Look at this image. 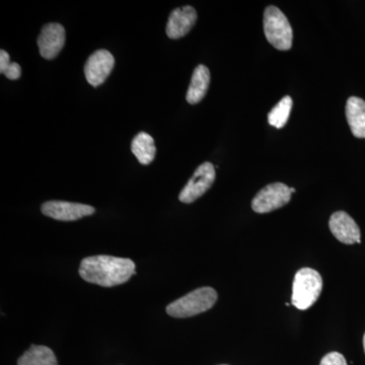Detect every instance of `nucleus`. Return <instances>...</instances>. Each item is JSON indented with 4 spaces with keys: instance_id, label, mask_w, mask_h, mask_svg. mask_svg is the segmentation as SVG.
Instances as JSON below:
<instances>
[{
    "instance_id": "obj_14",
    "label": "nucleus",
    "mask_w": 365,
    "mask_h": 365,
    "mask_svg": "<svg viewBox=\"0 0 365 365\" xmlns=\"http://www.w3.org/2000/svg\"><path fill=\"white\" fill-rule=\"evenodd\" d=\"M131 150L138 162L143 165H150L155 160L157 148L155 140L150 134L140 132L132 140Z\"/></svg>"
},
{
    "instance_id": "obj_4",
    "label": "nucleus",
    "mask_w": 365,
    "mask_h": 365,
    "mask_svg": "<svg viewBox=\"0 0 365 365\" xmlns=\"http://www.w3.org/2000/svg\"><path fill=\"white\" fill-rule=\"evenodd\" d=\"M264 33L268 42L276 49H292L294 32L287 16L278 7L270 6L264 11Z\"/></svg>"
},
{
    "instance_id": "obj_7",
    "label": "nucleus",
    "mask_w": 365,
    "mask_h": 365,
    "mask_svg": "<svg viewBox=\"0 0 365 365\" xmlns=\"http://www.w3.org/2000/svg\"><path fill=\"white\" fill-rule=\"evenodd\" d=\"M41 210L45 216L61 222H73L96 212V209L93 206L56 200L45 202Z\"/></svg>"
},
{
    "instance_id": "obj_17",
    "label": "nucleus",
    "mask_w": 365,
    "mask_h": 365,
    "mask_svg": "<svg viewBox=\"0 0 365 365\" xmlns=\"http://www.w3.org/2000/svg\"><path fill=\"white\" fill-rule=\"evenodd\" d=\"M319 365H347V362L341 353L330 352L322 359Z\"/></svg>"
},
{
    "instance_id": "obj_18",
    "label": "nucleus",
    "mask_w": 365,
    "mask_h": 365,
    "mask_svg": "<svg viewBox=\"0 0 365 365\" xmlns=\"http://www.w3.org/2000/svg\"><path fill=\"white\" fill-rule=\"evenodd\" d=\"M4 76L11 81H16L21 78V68L20 64L16 63V62H11V66L7 67L6 71H4Z\"/></svg>"
},
{
    "instance_id": "obj_16",
    "label": "nucleus",
    "mask_w": 365,
    "mask_h": 365,
    "mask_svg": "<svg viewBox=\"0 0 365 365\" xmlns=\"http://www.w3.org/2000/svg\"><path fill=\"white\" fill-rule=\"evenodd\" d=\"M292 109V98L289 96H285L284 98H281L280 102L269 113V124L271 126L276 127L277 129L283 128L287 125L288 119H289Z\"/></svg>"
},
{
    "instance_id": "obj_21",
    "label": "nucleus",
    "mask_w": 365,
    "mask_h": 365,
    "mask_svg": "<svg viewBox=\"0 0 365 365\" xmlns=\"http://www.w3.org/2000/svg\"><path fill=\"white\" fill-rule=\"evenodd\" d=\"M290 192H292V193H294L295 189L294 188H290Z\"/></svg>"
},
{
    "instance_id": "obj_11",
    "label": "nucleus",
    "mask_w": 365,
    "mask_h": 365,
    "mask_svg": "<svg viewBox=\"0 0 365 365\" xmlns=\"http://www.w3.org/2000/svg\"><path fill=\"white\" fill-rule=\"evenodd\" d=\"M196 21L197 13L194 7L191 6L179 7L170 14L165 33L170 39H180L192 30Z\"/></svg>"
},
{
    "instance_id": "obj_5",
    "label": "nucleus",
    "mask_w": 365,
    "mask_h": 365,
    "mask_svg": "<svg viewBox=\"0 0 365 365\" xmlns=\"http://www.w3.org/2000/svg\"><path fill=\"white\" fill-rule=\"evenodd\" d=\"M292 194L289 187L283 182L269 184L254 197L252 208L260 215L277 210L290 202Z\"/></svg>"
},
{
    "instance_id": "obj_8",
    "label": "nucleus",
    "mask_w": 365,
    "mask_h": 365,
    "mask_svg": "<svg viewBox=\"0 0 365 365\" xmlns=\"http://www.w3.org/2000/svg\"><path fill=\"white\" fill-rule=\"evenodd\" d=\"M115 66L114 56L107 50H98L88 57L85 64L86 81L93 86H98L105 83L111 74Z\"/></svg>"
},
{
    "instance_id": "obj_20",
    "label": "nucleus",
    "mask_w": 365,
    "mask_h": 365,
    "mask_svg": "<svg viewBox=\"0 0 365 365\" xmlns=\"http://www.w3.org/2000/svg\"><path fill=\"white\" fill-rule=\"evenodd\" d=\"M364 352H365V334L364 336Z\"/></svg>"
},
{
    "instance_id": "obj_13",
    "label": "nucleus",
    "mask_w": 365,
    "mask_h": 365,
    "mask_svg": "<svg viewBox=\"0 0 365 365\" xmlns=\"http://www.w3.org/2000/svg\"><path fill=\"white\" fill-rule=\"evenodd\" d=\"M346 118L353 135L357 138H365V102L362 98H348Z\"/></svg>"
},
{
    "instance_id": "obj_10",
    "label": "nucleus",
    "mask_w": 365,
    "mask_h": 365,
    "mask_svg": "<svg viewBox=\"0 0 365 365\" xmlns=\"http://www.w3.org/2000/svg\"><path fill=\"white\" fill-rule=\"evenodd\" d=\"M329 227L334 237L343 244L353 245L361 242L359 225L345 211L333 213L329 220Z\"/></svg>"
},
{
    "instance_id": "obj_15",
    "label": "nucleus",
    "mask_w": 365,
    "mask_h": 365,
    "mask_svg": "<svg viewBox=\"0 0 365 365\" xmlns=\"http://www.w3.org/2000/svg\"><path fill=\"white\" fill-rule=\"evenodd\" d=\"M18 365H58L56 356L46 346L33 345L19 359Z\"/></svg>"
},
{
    "instance_id": "obj_22",
    "label": "nucleus",
    "mask_w": 365,
    "mask_h": 365,
    "mask_svg": "<svg viewBox=\"0 0 365 365\" xmlns=\"http://www.w3.org/2000/svg\"><path fill=\"white\" fill-rule=\"evenodd\" d=\"M222 365H225V364H222Z\"/></svg>"
},
{
    "instance_id": "obj_19",
    "label": "nucleus",
    "mask_w": 365,
    "mask_h": 365,
    "mask_svg": "<svg viewBox=\"0 0 365 365\" xmlns=\"http://www.w3.org/2000/svg\"><path fill=\"white\" fill-rule=\"evenodd\" d=\"M11 57H9V53L4 51V50H1V51H0V73L4 74L7 67L11 66Z\"/></svg>"
},
{
    "instance_id": "obj_9",
    "label": "nucleus",
    "mask_w": 365,
    "mask_h": 365,
    "mask_svg": "<svg viewBox=\"0 0 365 365\" xmlns=\"http://www.w3.org/2000/svg\"><path fill=\"white\" fill-rule=\"evenodd\" d=\"M66 29L58 23H50L43 26L38 38L41 56L47 60L57 57L66 44Z\"/></svg>"
},
{
    "instance_id": "obj_1",
    "label": "nucleus",
    "mask_w": 365,
    "mask_h": 365,
    "mask_svg": "<svg viewBox=\"0 0 365 365\" xmlns=\"http://www.w3.org/2000/svg\"><path fill=\"white\" fill-rule=\"evenodd\" d=\"M135 274V263L131 259L106 255L88 257L79 266V275L83 280L103 287L123 284Z\"/></svg>"
},
{
    "instance_id": "obj_3",
    "label": "nucleus",
    "mask_w": 365,
    "mask_h": 365,
    "mask_svg": "<svg viewBox=\"0 0 365 365\" xmlns=\"http://www.w3.org/2000/svg\"><path fill=\"white\" fill-rule=\"evenodd\" d=\"M323 290V278L318 271L312 268H302L295 274L292 284V304L306 311L316 304Z\"/></svg>"
},
{
    "instance_id": "obj_2",
    "label": "nucleus",
    "mask_w": 365,
    "mask_h": 365,
    "mask_svg": "<svg viewBox=\"0 0 365 365\" xmlns=\"http://www.w3.org/2000/svg\"><path fill=\"white\" fill-rule=\"evenodd\" d=\"M217 292L212 287L197 288L170 304L167 313L173 318H190L210 309L217 302Z\"/></svg>"
},
{
    "instance_id": "obj_12",
    "label": "nucleus",
    "mask_w": 365,
    "mask_h": 365,
    "mask_svg": "<svg viewBox=\"0 0 365 365\" xmlns=\"http://www.w3.org/2000/svg\"><path fill=\"white\" fill-rule=\"evenodd\" d=\"M210 83V71L205 66H198L192 76L186 100L189 104L195 105L200 103L207 93Z\"/></svg>"
},
{
    "instance_id": "obj_6",
    "label": "nucleus",
    "mask_w": 365,
    "mask_h": 365,
    "mask_svg": "<svg viewBox=\"0 0 365 365\" xmlns=\"http://www.w3.org/2000/svg\"><path fill=\"white\" fill-rule=\"evenodd\" d=\"M215 179V168L212 163L206 162L199 165L180 193V201L186 204L195 202L211 188Z\"/></svg>"
}]
</instances>
